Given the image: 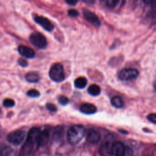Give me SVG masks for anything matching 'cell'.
I'll list each match as a JSON object with an SVG mask.
<instances>
[{"label":"cell","instance_id":"1","mask_svg":"<svg viewBox=\"0 0 156 156\" xmlns=\"http://www.w3.org/2000/svg\"><path fill=\"white\" fill-rule=\"evenodd\" d=\"M41 130L38 127H33L29 130L27 139L21 150V155H24L29 154L32 151L35 146L37 147V138Z\"/></svg>","mask_w":156,"mask_h":156},{"label":"cell","instance_id":"2","mask_svg":"<svg viewBox=\"0 0 156 156\" xmlns=\"http://www.w3.org/2000/svg\"><path fill=\"white\" fill-rule=\"evenodd\" d=\"M85 133V129L82 125H74L69 129L67 132V140L71 144H76L83 139Z\"/></svg>","mask_w":156,"mask_h":156},{"label":"cell","instance_id":"3","mask_svg":"<svg viewBox=\"0 0 156 156\" xmlns=\"http://www.w3.org/2000/svg\"><path fill=\"white\" fill-rule=\"evenodd\" d=\"M50 78L55 82H62L65 79V74L63 66L60 63L54 64L49 72Z\"/></svg>","mask_w":156,"mask_h":156},{"label":"cell","instance_id":"4","mask_svg":"<svg viewBox=\"0 0 156 156\" xmlns=\"http://www.w3.org/2000/svg\"><path fill=\"white\" fill-rule=\"evenodd\" d=\"M29 40L31 44L38 49H44L48 44L46 38L39 32H34L31 34Z\"/></svg>","mask_w":156,"mask_h":156},{"label":"cell","instance_id":"5","mask_svg":"<svg viewBox=\"0 0 156 156\" xmlns=\"http://www.w3.org/2000/svg\"><path fill=\"white\" fill-rule=\"evenodd\" d=\"M139 75V71L134 68H126L120 71L118 77L120 80L129 81L135 79Z\"/></svg>","mask_w":156,"mask_h":156},{"label":"cell","instance_id":"6","mask_svg":"<svg viewBox=\"0 0 156 156\" xmlns=\"http://www.w3.org/2000/svg\"><path fill=\"white\" fill-rule=\"evenodd\" d=\"M25 137V132L21 130H17L10 132L7 136V140L14 145H19Z\"/></svg>","mask_w":156,"mask_h":156},{"label":"cell","instance_id":"7","mask_svg":"<svg viewBox=\"0 0 156 156\" xmlns=\"http://www.w3.org/2000/svg\"><path fill=\"white\" fill-rule=\"evenodd\" d=\"M111 152L114 156H125L126 147L121 141H115L112 144Z\"/></svg>","mask_w":156,"mask_h":156},{"label":"cell","instance_id":"8","mask_svg":"<svg viewBox=\"0 0 156 156\" xmlns=\"http://www.w3.org/2000/svg\"><path fill=\"white\" fill-rule=\"evenodd\" d=\"M83 15L85 20L92 25L97 27L101 25V21L99 18L93 12L88 10L84 9L83 10Z\"/></svg>","mask_w":156,"mask_h":156},{"label":"cell","instance_id":"9","mask_svg":"<svg viewBox=\"0 0 156 156\" xmlns=\"http://www.w3.org/2000/svg\"><path fill=\"white\" fill-rule=\"evenodd\" d=\"M35 21L37 24H38L40 26H41L46 31L50 32V31H52L54 29L53 24L51 23L49 20H48L45 17L41 16H36L35 18Z\"/></svg>","mask_w":156,"mask_h":156},{"label":"cell","instance_id":"10","mask_svg":"<svg viewBox=\"0 0 156 156\" xmlns=\"http://www.w3.org/2000/svg\"><path fill=\"white\" fill-rule=\"evenodd\" d=\"M87 139L90 143L96 144L101 139V134L98 131L90 129L87 132Z\"/></svg>","mask_w":156,"mask_h":156},{"label":"cell","instance_id":"11","mask_svg":"<svg viewBox=\"0 0 156 156\" xmlns=\"http://www.w3.org/2000/svg\"><path fill=\"white\" fill-rule=\"evenodd\" d=\"M18 52L21 55L27 58H32L35 56L34 51L30 48L26 46H20L18 47Z\"/></svg>","mask_w":156,"mask_h":156},{"label":"cell","instance_id":"12","mask_svg":"<svg viewBox=\"0 0 156 156\" xmlns=\"http://www.w3.org/2000/svg\"><path fill=\"white\" fill-rule=\"evenodd\" d=\"M49 136V132L47 130L45 129L41 131L37 138V147L43 146L44 145H45L48 141Z\"/></svg>","mask_w":156,"mask_h":156},{"label":"cell","instance_id":"13","mask_svg":"<svg viewBox=\"0 0 156 156\" xmlns=\"http://www.w3.org/2000/svg\"><path fill=\"white\" fill-rule=\"evenodd\" d=\"M80 110L82 113L86 115H91L95 113L97 111V108L95 105L90 103H85L80 105Z\"/></svg>","mask_w":156,"mask_h":156},{"label":"cell","instance_id":"14","mask_svg":"<svg viewBox=\"0 0 156 156\" xmlns=\"http://www.w3.org/2000/svg\"><path fill=\"white\" fill-rule=\"evenodd\" d=\"M111 147L110 143L107 141L102 143L99 147V153L102 156H112Z\"/></svg>","mask_w":156,"mask_h":156},{"label":"cell","instance_id":"15","mask_svg":"<svg viewBox=\"0 0 156 156\" xmlns=\"http://www.w3.org/2000/svg\"><path fill=\"white\" fill-rule=\"evenodd\" d=\"M26 80L30 83H36L38 82L40 80V76L38 73L34 72L28 73L25 76Z\"/></svg>","mask_w":156,"mask_h":156},{"label":"cell","instance_id":"16","mask_svg":"<svg viewBox=\"0 0 156 156\" xmlns=\"http://www.w3.org/2000/svg\"><path fill=\"white\" fill-rule=\"evenodd\" d=\"M111 104L113 107L117 108H121L124 105L123 101L118 96H115L111 99Z\"/></svg>","mask_w":156,"mask_h":156},{"label":"cell","instance_id":"17","mask_svg":"<svg viewBox=\"0 0 156 156\" xmlns=\"http://www.w3.org/2000/svg\"><path fill=\"white\" fill-rule=\"evenodd\" d=\"M87 91L90 95L93 96H97L101 93V88L98 85L96 84H93L88 88Z\"/></svg>","mask_w":156,"mask_h":156},{"label":"cell","instance_id":"18","mask_svg":"<svg viewBox=\"0 0 156 156\" xmlns=\"http://www.w3.org/2000/svg\"><path fill=\"white\" fill-rule=\"evenodd\" d=\"M87 80L85 77H79L76 79L74 81V86L76 88L79 89H82L85 88L87 85Z\"/></svg>","mask_w":156,"mask_h":156},{"label":"cell","instance_id":"19","mask_svg":"<svg viewBox=\"0 0 156 156\" xmlns=\"http://www.w3.org/2000/svg\"><path fill=\"white\" fill-rule=\"evenodd\" d=\"M27 95L30 98H38L40 94L38 91L35 89H32L27 92Z\"/></svg>","mask_w":156,"mask_h":156},{"label":"cell","instance_id":"20","mask_svg":"<svg viewBox=\"0 0 156 156\" xmlns=\"http://www.w3.org/2000/svg\"><path fill=\"white\" fill-rule=\"evenodd\" d=\"M3 105L4 107L7 108L12 107L15 105V102L12 99H5L3 102Z\"/></svg>","mask_w":156,"mask_h":156},{"label":"cell","instance_id":"21","mask_svg":"<svg viewBox=\"0 0 156 156\" xmlns=\"http://www.w3.org/2000/svg\"><path fill=\"white\" fill-rule=\"evenodd\" d=\"M58 101L62 105H66L69 103V99L65 96H60L58 98Z\"/></svg>","mask_w":156,"mask_h":156},{"label":"cell","instance_id":"22","mask_svg":"<svg viewBox=\"0 0 156 156\" xmlns=\"http://www.w3.org/2000/svg\"><path fill=\"white\" fill-rule=\"evenodd\" d=\"M119 2V1L108 0V1H106V5L110 8H114L118 5V4Z\"/></svg>","mask_w":156,"mask_h":156},{"label":"cell","instance_id":"23","mask_svg":"<svg viewBox=\"0 0 156 156\" xmlns=\"http://www.w3.org/2000/svg\"><path fill=\"white\" fill-rule=\"evenodd\" d=\"M46 108L51 112H55L57 110V107L54 104L50 102L46 104Z\"/></svg>","mask_w":156,"mask_h":156},{"label":"cell","instance_id":"24","mask_svg":"<svg viewBox=\"0 0 156 156\" xmlns=\"http://www.w3.org/2000/svg\"><path fill=\"white\" fill-rule=\"evenodd\" d=\"M147 119L153 124L156 123V115L155 113H151L147 116Z\"/></svg>","mask_w":156,"mask_h":156},{"label":"cell","instance_id":"25","mask_svg":"<svg viewBox=\"0 0 156 156\" xmlns=\"http://www.w3.org/2000/svg\"><path fill=\"white\" fill-rule=\"evenodd\" d=\"M68 14L71 17H77L79 16V12L75 9H70L68 11Z\"/></svg>","mask_w":156,"mask_h":156},{"label":"cell","instance_id":"26","mask_svg":"<svg viewBox=\"0 0 156 156\" xmlns=\"http://www.w3.org/2000/svg\"><path fill=\"white\" fill-rule=\"evenodd\" d=\"M18 63L20 66H23V67H26L27 66V62L24 59V58H20L18 60Z\"/></svg>","mask_w":156,"mask_h":156},{"label":"cell","instance_id":"27","mask_svg":"<svg viewBox=\"0 0 156 156\" xmlns=\"http://www.w3.org/2000/svg\"><path fill=\"white\" fill-rule=\"evenodd\" d=\"M65 2H66L68 4L70 5H75L78 2V1L71 0V1H66Z\"/></svg>","mask_w":156,"mask_h":156},{"label":"cell","instance_id":"28","mask_svg":"<svg viewBox=\"0 0 156 156\" xmlns=\"http://www.w3.org/2000/svg\"><path fill=\"white\" fill-rule=\"evenodd\" d=\"M83 2H85V3H87V4H90V3H91V4H93L94 2V1H91V0H88V1H84Z\"/></svg>","mask_w":156,"mask_h":156},{"label":"cell","instance_id":"29","mask_svg":"<svg viewBox=\"0 0 156 156\" xmlns=\"http://www.w3.org/2000/svg\"><path fill=\"white\" fill-rule=\"evenodd\" d=\"M119 132H121V133H127V132L126 131H124V130H119Z\"/></svg>","mask_w":156,"mask_h":156},{"label":"cell","instance_id":"30","mask_svg":"<svg viewBox=\"0 0 156 156\" xmlns=\"http://www.w3.org/2000/svg\"><path fill=\"white\" fill-rule=\"evenodd\" d=\"M144 2H146V3H149V1H144ZM152 2H153V1H151H151H149V3H151V5H152Z\"/></svg>","mask_w":156,"mask_h":156}]
</instances>
